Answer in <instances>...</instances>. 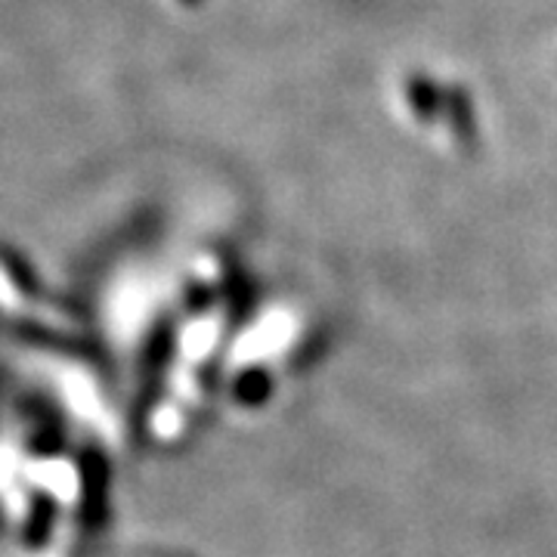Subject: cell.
Wrapping results in <instances>:
<instances>
[{"mask_svg": "<svg viewBox=\"0 0 557 557\" xmlns=\"http://www.w3.org/2000/svg\"><path fill=\"white\" fill-rule=\"evenodd\" d=\"M409 97H412V106H416V112L421 119H431V115H434V109H437V90H434L431 81H412Z\"/></svg>", "mask_w": 557, "mask_h": 557, "instance_id": "obj_1", "label": "cell"}, {"mask_svg": "<svg viewBox=\"0 0 557 557\" xmlns=\"http://www.w3.org/2000/svg\"><path fill=\"white\" fill-rule=\"evenodd\" d=\"M186 3H196V0H186Z\"/></svg>", "mask_w": 557, "mask_h": 557, "instance_id": "obj_2", "label": "cell"}]
</instances>
